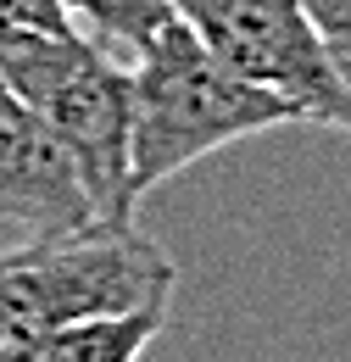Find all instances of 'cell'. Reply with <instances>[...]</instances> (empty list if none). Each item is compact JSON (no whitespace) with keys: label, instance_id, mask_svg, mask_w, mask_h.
Masks as SVG:
<instances>
[{"label":"cell","instance_id":"obj_1","mask_svg":"<svg viewBox=\"0 0 351 362\" xmlns=\"http://www.w3.org/2000/svg\"><path fill=\"white\" fill-rule=\"evenodd\" d=\"M134 78V117H129V189L145 201L156 184L178 179L201 156H212L234 139H257L267 129L301 123V112L284 95L251 84L218 62L184 23H168L151 45L129 62Z\"/></svg>","mask_w":351,"mask_h":362},{"label":"cell","instance_id":"obj_2","mask_svg":"<svg viewBox=\"0 0 351 362\" xmlns=\"http://www.w3.org/2000/svg\"><path fill=\"white\" fill-rule=\"evenodd\" d=\"M173 257L134 223H84L0 251V362H34L67 323L173 301Z\"/></svg>","mask_w":351,"mask_h":362},{"label":"cell","instance_id":"obj_3","mask_svg":"<svg viewBox=\"0 0 351 362\" xmlns=\"http://www.w3.org/2000/svg\"><path fill=\"white\" fill-rule=\"evenodd\" d=\"M0 78L23 95L84 173L100 223H134L129 189V117L134 78L129 62L95 45L73 23L62 28H11L0 34Z\"/></svg>","mask_w":351,"mask_h":362},{"label":"cell","instance_id":"obj_4","mask_svg":"<svg viewBox=\"0 0 351 362\" xmlns=\"http://www.w3.org/2000/svg\"><path fill=\"white\" fill-rule=\"evenodd\" d=\"M168 6L218 62L284 95L301 112V123H329L351 134V112L335 90V73L318 50L301 0H168Z\"/></svg>","mask_w":351,"mask_h":362},{"label":"cell","instance_id":"obj_5","mask_svg":"<svg viewBox=\"0 0 351 362\" xmlns=\"http://www.w3.org/2000/svg\"><path fill=\"white\" fill-rule=\"evenodd\" d=\"M0 223H11L23 240L100 223L73 151L6 78H0Z\"/></svg>","mask_w":351,"mask_h":362},{"label":"cell","instance_id":"obj_6","mask_svg":"<svg viewBox=\"0 0 351 362\" xmlns=\"http://www.w3.org/2000/svg\"><path fill=\"white\" fill-rule=\"evenodd\" d=\"M162 329H168V301H145L129 313H100L56 329L34 351V362H139L156 346Z\"/></svg>","mask_w":351,"mask_h":362},{"label":"cell","instance_id":"obj_7","mask_svg":"<svg viewBox=\"0 0 351 362\" xmlns=\"http://www.w3.org/2000/svg\"><path fill=\"white\" fill-rule=\"evenodd\" d=\"M62 11H67V23L79 34H89L95 45H106L117 62H134L173 23L168 0H62Z\"/></svg>","mask_w":351,"mask_h":362},{"label":"cell","instance_id":"obj_8","mask_svg":"<svg viewBox=\"0 0 351 362\" xmlns=\"http://www.w3.org/2000/svg\"><path fill=\"white\" fill-rule=\"evenodd\" d=\"M312 17V34H318V50L335 73V90L351 112V0H301Z\"/></svg>","mask_w":351,"mask_h":362},{"label":"cell","instance_id":"obj_9","mask_svg":"<svg viewBox=\"0 0 351 362\" xmlns=\"http://www.w3.org/2000/svg\"><path fill=\"white\" fill-rule=\"evenodd\" d=\"M67 11L62 0H0V34L11 28H62Z\"/></svg>","mask_w":351,"mask_h":362}]
</instances>
